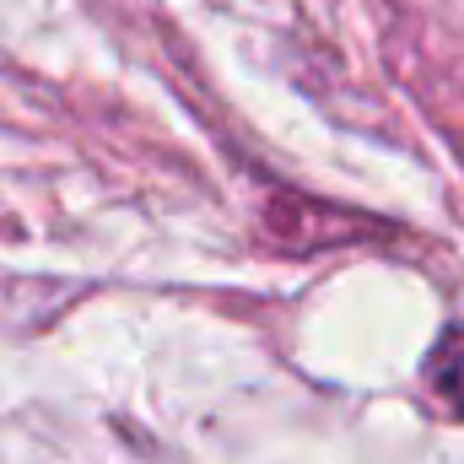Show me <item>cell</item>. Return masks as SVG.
I'll return each instance as SVG.
<instances>
[{"instance_id":"6da1fadb","label":"cell","mask_w":464,"mask_h":464,"mask_svg":"<svg viewBox=\"0 0 464 464\" xmlns=\"http://www.w3.org/2000/svg\"><path fill=\"white\" fill-rule=\"evenodd\" d=\"M427 389L443 400L449 416L464 421V324L449 330V335L432 346V356H427Z\"/></svg>"}]
</instances>
